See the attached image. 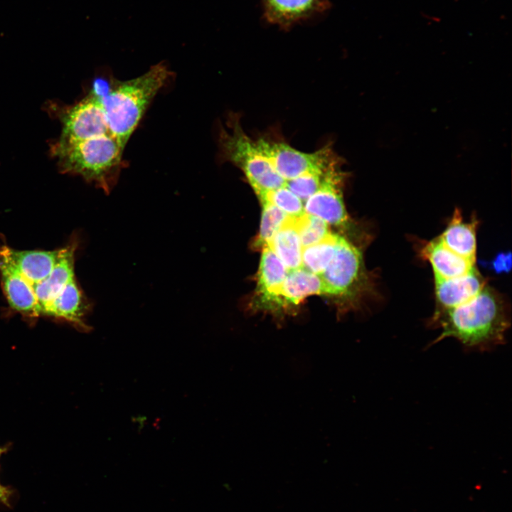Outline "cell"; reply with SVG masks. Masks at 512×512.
Segmentation results:
<instances>
[{
    "label": "cell",
    "instance_id": "1",
    "mask_svg": "<svg viewBox=\"0 0 512 512\" xmlns=\"http://www.w3.org/2000/svg\"><path fill=\"white\" fill-rule=\"evenodd\" d=\"M429 324L441 328L442 332L428 346L449 337L457 339L466 350L486 351L505 343L510 319L501 296L486 285L467 302L436 311Z\"/></svg>",
    "mask_w": 512,
    "mask_h": 512
},
{
    "label": "cell",
    "instance_id": "2",
    "mask_svg": "<svg viewBox=\"0 0 512 512\" xmlns=\"http://www.w3.org/2000/svg\"><path fill=\"white\" fill-rule=\"evenodd\" d=\"M173 73L163 63L127 80H114L105 95L96 92L105 112L110 134L125 148L150 103Z\"/></svg>",
    "mask_w": 512,
    "mask_h": 512
},
{
    "label": "cell",
    "instance_id": "3",
    "mask_svg": "<svg viewBox=\"0 0 512 512\" xmlns=\"http://www.w3.org/2000/svg\"><path fill=\"white\" fill-rule=\"evenodd\" d=\"M124 150L112 135L105 134L74 142H58L53 153L63 171L78 175L110 193L127 165Z\"/></svg>",
    "mask_w": 512,
    "mask_h": 512
},
{
    "label": "cell",
    "instance_id": "4",
    "mask_svg": "<svg viewBox=\"0 0 512 512\" xmlns=\"http://www.w3.org/2000/svg\"><path fill=\"white\" fill-rule=\"evenodd\" d=\"M227 127L228 129L221 127L219 133L221 158L244 173L257 196L286 185L255 141L246 134L237 117L231 115Z\"/></svg>",
    "mask_w": 512,
    "mask_h": 512
},
{
    "label": "cell",
    "instance_id": "5",
    "mask_svg": "<svg viewBox=\"0 0 512 512\" xmlns=\"http://www.w3.org/2000/svg\"><path fill=\"white\" fill-rule=\"evenodd\" d=\"M320 277L327 295L345 298L352 305L375 290L373 279L364 267L361 252L341 236L333 259Z\"/></svg>",
    "mask_w": 512,
    "mask_h": 512
},
{
    "label": "cell",
    "instance_id": "6",
    "mask_svg": "<svg viewBox=\"0 0 512 512\" xmlns=\"http://www.w3.org/2000/svg\"><path fill=\"white\" fill-rule=\"evenodd\" d=\"M276 172L287 181L314 169H323L336 156L329 146L313 153L297 150L289 144L260 137L255 140Z\"/></svg>",
    "mask_w": 512,
    "mask_h": 512
},
{
    "label": "cell",
    "instance_id": "7",
    "mask_svg": "<svg viewBox=\"0 0 512 512\" xmlns=\"http://www.w3.org/2000/svg\"><path fill=\"white\" fill-rule=\"evenodd\" d=\"M341 165L337 156L331 161L324 173L319 188L304 205L306 213L337 226H346L348 223L342 191L346 173L341 169Z\"/></svg>",
    "mask_w": 512,
    "mask_h": 512
},
{
    "label": "cell",
    "instance_id": "8",
    "mask_svg": "<svg viewBox=\"0 0 512 512\" xmlns=\"http://www.w3.org/2000/svg\"><path fill=\"white\" fill-rule=\"evenodd\" d=\"M62 121L60 142H74L111 134L105 110L96 92L90 93L69 107L63 113Z\"/></svg>",
    "mask_w": 512,
    "mask_h": 512
},
{
    "label": "cell",
    "instance_id": "9",
    "mask_svg": "<svg viewBox=\"0 0 512 512\" xmlns=\"http://www.w3.org/2000/svg\"><path fill=\"white\" fill-rule=\"evenodd\" d=\"M288 270L267 246L262 248L257 274L256 307L273 310L280 307L279 292Z\"/></svg>",
    "mask_w": 512,
    "mask_h": 512
},
{
    "label": "cell",
    "instance_id": "10",
    "mask_svg": "<svg viewBox=\"0 0 512 512\" xmlns=\"http://www.w3.org/2000/svg\"><path fill=\"white\" fill-rule=\"evenodd\" d=\"M486 280L474 267L468 273L449 279L434 277L436 311H444L460 306L479 293Z\"/></svg>",
    "mask_w": 512,
    "mask_h": 512
},
{
    "label": "cell",
    "instance_id": "11",
    "mask_svg": "<svg viewBox=\"0 0 512 512\" xmlns=\"http://www.w3.org/2000/svg\"><path fill=\"white\" fill-rule=\"evenodd\" d=\"M77 244L73 242L58 250L56 263L50 274L41 282L33 285L34 293L43 314L63 288L75 279L74 264Z\"/></svg>",
    "mask_w": 512,
    "mask_h": 512
},
{
    "label": "cell",
    "instance_id": "12",
    "mask_svg": "<svg viewBox=\"0 0 512 512\" xmlns=\"http://www.w3.org/2000/svg\"><path fill=\"white\" fill-rule=\"evenodd\" d=\"M0 276L4 292L11 308L29 316L41 314L32 284L19 274L1 251Z\"/></svg>",
    "mask_w": 512,
    "mask_h": 512
},
{
    "label": "cell",
    "instance_id": "13",
    "mask_svg": "<svg viewBox=\"0 0 512 512\" xmlns=\"http://www.w3.org/2000/svg\"><path fill=\"white\" fill-rule=\"evenodd\" d=\"M0 251L19 274L33 285L46 279L53 269L58 255V250H16L7 246Z\"/></svg>",
    "mask_w": 512,
    "mask_h": 512
},
{
    "label": "cell",
    "instance_id": "14",
    "mask_svg": "<svg viewBox=\"0 0 512 512\" xmlns=\"http://www.w3.org/2000/svg\"><path fill=\"white\" fill-rule=\"evenodd\" d=\"M420 255L430 263L434 277H457L468 273L475 267L474 262L447 247L439 237L427 242L421 249Z\"/></svg>",
    "mask_w": 512,
    "mask_h": 512
},
{
    "label": "cell",
    "instance_id": "15",
    "mask_svg": "<svg viewBox=\"0 0 512 512\" xmlns=\"http://www.w3.org/2000/svg\"><path fill=\"white\" fill-rule=\"evenodd\" d=\"M327 295L320 275L303 267L289 270L279 292L280 307L295 306L309 296Z\"/></svg>",
    "mask_w": 512,
    "mask_h": 512
},
{
    "label": "cell",
    "instance_id": "16",
    "mask_svg": "<svg viewBox=\"0 0 512 512\" xmlns=\"http://www.w3.org/2000/svg\"><path fill=\"white\" fill-rule=\"evenodd\" d=\"M477 225L475 218L469 223L464 222L460 210L457 208L439 238L450 250L475 263Z\"/></svg>",
    "mask_w": 512,
    "mask_h": 512
},
{
    "label": "cell",
    "instance_id": "17",
    "mask_svg": "<svg viewBox=\"0 0 512 512\" xmlns=\"http://www.w3.org/2000/svg\"><path fill=\"white\" fill-rule=\"evenodd\" d=\"M88 308V303L73 279L48 305L44 314L65 319L86 329L84 317Z\"/></svg>",
    "mask_w": 512,
    "mask_h": 512
},
{
    "label": "cell",
    "instance_id": "18",
    "mask_svg": "<svg viewBox=\"0 0 512 512\" xmlns=\"http://www.w3.org/2000/svg\"><path fill=\"white\" fill-rule=\"evenodd\" d=\"M289 270L302 267V246L295 225L291 218L271 238L267 245Z\"/></svg>",
    "mask_w": 512,
    "mask_h": 512
},
{
    "label": "cell",
    "instance_id": "19",
    "mask_svg": "<svg viewBox=\"0 0 512 512\" xmlns=\"http://www.w3.org/2000/svg\"><path fill=\"white\" fill-rule=\"evenodd\" d=\"M318 0H265V16L273 23L288 25L306 16Z\"/></svg>",
    "mask_w": 512,
    "mask_h": 512
},
{
    "label": "cell",
    "instance_id": "20",
    "mask_svg": "<svg viewBox=\"0 0 512 512\" xmlns=\"http://www.w3.org/2000/svg\"><path fill=\"white\" fill-rule=\"evenodd\" d=\"M339 235L331 233L323 240L302 247V265L306 270L320 275L333 259Z\"/></svg>",
    "mask_w": 512,
    "mask_h": 512
},
{
    "label": "cell",
    "instance_id": "21",
    "mask_svg": "<svg viewBox=\"0 0 512 512\" xmlns=\"http://www.w3.org/2000/svg\"><path fill=\"white\" fill-rule=\"evenodd\" d=\"M260 202L262 207L260 228L254 245L256 248L262 249L292 218L269 201L261 200Z\"/></svg>",
    "mask_w": 512,
    "mask_h": 512
},
{
    "label": "cell",
    "instance_id": "22",
    "mask_svg": "<svg viewBox=\"0 0 512 512\" xmlns=\"http://www.w3.org/2000/svg\"><path fill=\"white\" fill-rule=\"evenodd\" d=\"M295 225L302 247L317 243L331 234L327 223L306 213L295 218Z\"/></svg>",
    "mask_w": 512,
    "mask_h": 512
},
{
    "label": "cell",
    "instance_id": "23",
    "mask_svg": "<svg viewBox=\"0 0 512 512\" xmlns=\"http://www.w3.org/2000/svg\"><path fill=\"white\" fill-rule=\"evenodd\" d=\"M257 197L260 201H269L292 218H297L305 213L303 201L286 185L269 191Z\"/></svg>",
    "mask_w": 512,
    "mask_h": 512
},
{
    "label": "cell",
    "instance_id": "24",
    "mask_svg": "<svg viewBox=\"0 0 512 512\" xmlns=\"http://www.w3.org/2000/svg\"><path fill=\"white\" fill-rule=\"evenodd\" d=\"M327 166L323 169H314L308 171L294 178L286 181V186L299 198L305 202L319 188Z\"/></svg>",
    "mask_w": 512,
    "mask_h": 512
},
{
    "label": "cell",
    "instance_id": "25",
    "mask_svg": "<svg viewBox=\"0 0 512 512\" xmlns=\"http://www.w3.org/2000/svg\"><path fill=\"white\" fill-rule=\"evenodd\" d=\"M490 267L496 272H507L511 267V255L510 252L499 253L490 262Z\"/></svg>",
    "mask_w": 512,
    "mask_h": 512
},
{
    "label": "cell",
    "instance_id": "26",
    "mask_svg": "<svg viewBox=\"0 0 512 512\" xmlns=\"http://www.w3.org/2000/svg\"><path fill=\"white\" fill-rule=\"evenodd\" d=\"M9 493L6 489L0 484V499L6 503L8 501Z\"/></svg>",
    "mask_w": 512,
    "mask_h": 512
},
{
    "label": "cell",
    "instance_id": "27",
    "mask_svg": "<svg viewBox=\"0 0 512 512\" xmlns=\"http://www.w3.org/2000/svg\"><path fill=\"white\" fill-rule=\"evenodd\" d=\"M1 449H0V455H1Z\"/></svg>",
    "mask_w": 512,
    "mask_h": 512
}]
</instances>
